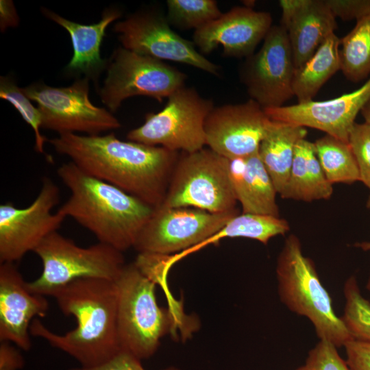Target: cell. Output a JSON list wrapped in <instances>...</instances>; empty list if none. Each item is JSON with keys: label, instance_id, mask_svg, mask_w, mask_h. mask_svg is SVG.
Instances as JSON below:
<instances>
[{"label": "cell", "instance_id": "37", "mask_svg": "<svg viewBox=\"0 0 370 370\" xmlns=\"http://www.w3.org/2000/svg\"><path fill=\"white\" fill-rule=\"evenodd\" d=\"M0 2L1 29L17 25L18 17L12 1L1 0Z\"/></svg>", "mask_w": 370, "mask_h": 370}, {"label": "cell", "instance_id": "36", "mask_svg": "<svg viewBox=\"0 0 370 370\" xmlns=\"http://www.w3.org/2000/svg\"><path fill=\"white\" fill-rule=\"evenodd\" d=\"M24 360L20 352L11 343H0V370H18L23 367Z\"/></svg>", "mask_w": 370, "mask_h": 370}, {"label": "cell", "instance_id": "1", "mask_svg": "<svg viewBox=\"0 0 370 370\" xmlns=\"http://www.w3.org/2000/svg\"><path fill=\"white\" fill-rule=\"evenodd\" d=\"M49 142L86 173L153 208L164 200L180 155L162 147L121 140L114 133L64 134Z\"/></svg>", "mask_w": 370, "mask_h": 370}, {"label": "cell", "instance_id": "26", "mask_svg": "<svg viewBox=\"0 0 370 370\" xmlns=\"http://www.w3.org/2000/svg\"><path fill=\"white\" fill-rule=\"evenodd\" d=\"M341 71L349 81L359 82L370 74V14L356 21L341 38Z\"/></svg>", "mask_w": 370, "mask_h": 370}, {"label": "cell", "instance_id": "6", "mask_svg": "<svg viewBox=\"0 0 370 370\" xmlns=\"http://www.w3.org/2000/svg\"><path fill=\"white\" fill-rule=\"evenodd\" d=\"M230 160L208 148L181 152L162 206L194 208L212 213L238 210Z\"/></svg>", "mask_w": 370, "mask_h": 370}, {"label": "cell", "instance_id": "10", "mask_svg": "<svg viewBox=\"0 0 370 370\" xmlns=\"http://www.w3.org/2000/svg\"><path fill=\"white\" fill-rule=\"evenodd\" d=\"M23 90L37 103L42 116V128L59 135L83 132L96 136L121 127L119 121L110 111L92 103L87 77L67 87L55 88L40 82Z\"/></svg>", "mask_w": 370, "mask_h": 370}, {"label": "cell", "instance_id": "14", "mask_svg": "<svg viewBox=\"0 0 370 370\" xmlns=\"http://www.w3.org/2000/svg\"><path fill=\"white\" fill-rule=\"evenodd\" d=\"M122 47L159 60L187 64L218 75L220 68L197 51L195 45L174 32L166 16L156 10L130 14L114 27Z\"/></svg>", "mask_w": 370, "mask_h": 370}, {"label": "cell", "instance_id": "40", "mask_svg": "<svg viewBox=\"0 0 370 370\" xmlns=\"http://www.w3.org/2000/svg\"><path fill=\"white\" fill-rule=\"evenodd\" d=\"M367 208L370 211V194L367 201Z\"/></svg>", "mask_w": 370, "mask_h": 370}, {"label": "cell", "instance_id": "18", "mask_svg": "<svg viewBox=\"0 0 370 370\" xmlns=\"http://www.w3.org/2000/svg\"><path fill=\"white\" fill-rule=\"evenodd\" d=\"M49 309L45 296L32 292L13 262L0 265V341L28 351L33 319L44 317Z\"/></svg>", "mask_w": 370, "mask_h": 370}, {"label": "cell", "instance_id": "38", "mask_svg": "<svg viewBox=\"0 0 370 370\" xmlns=\"http://www.w3.org/2000/svg\"><path fill=\"white\" fill-rule=\"evenodd\" d=\"M355 246L362 249L363 251H369L370 250V242H362L355 244ZM366 288L370 291V275L366 285Z\"/></svg>", "mask_w": 370, "mask_h": 370}, {"label": "cell", "instance_id": "9", "mask_svg": "<svg viewBox=\"0 0 370 370\" xmlns=\"http://www.w3.org/2000/svg\"><path fill=\"white\" fill-rule=\"evenodd\" d=\"M186 75L163 61L117 48L108 64L99 90L103 103L111 112L134 96H146L159 102L185 86Z\"/></svg>", "mask_w": 370, "mask_h": 370}, {"label": "cell", "instance_id": "41", "mask_svg": "<svg viewBox=\"0 0 370 370\" xmlns=\"http://www.w3.org/2000/svg\"><path fill=\"white\" fill-rule=\"evenodd\" d=\"M295 370H306L304 365L297 367Z\"/></svg>", "mask_w": 370, "mask_h": 370}, {"label": "cell", "instance_id": "11", "mask_svg": "<svg viewBox=\"0 0 370 370\" xmlns=\"http://www.w3.org/2000/svg\"><path fill=\"white\" fill-rule=\"evenodd\" d=\"M238 210L212 213L194 208H154L133 248L140 254L167 256L204 242L220 230Z\"/></svg>", "mask_w": 370, "mask_h": 370}, {"label": "cell", "instance_id": "24", "mask_svg": "<svg viewBox=\"0 0 370 370\" xmlns=\"http://www.w3.org/2000/svg\"><path fill=\"white\" fill-rule=\"evenodd\" d=\"M340 42L341 38L331 34L303 65L295 69L293 90L297 103L313 100L325 83L341 70Z\"/></svg>", "mask_w": 370, "mask_h": 370}, {"label": "cell", "instance_id": "4", "mask_svg": "<svg viewBox=\"0 0 370 370\" xmlns=\"http://www.w3.org/2000/svg\"><path fill=\"white\" fill-rule=\"evenodd\" d=\"M276 277L281 301L291 312L308 318L320 340L339 347L352 339L336 314L313 261L304 255L301 241L294 234L286 238L278 255Z\"/></svg>", "mask_w": 370, "mask_h": 370}, {"label": "cell", "instance_id": "12", "mask_svg": "<svg viewBox=\"0 0 370 370\" xmlns=\"http://www.w3.org/2000/svg\"><path fill=\"white\" fill-rule=\"evenodd\" d=\"M295 71L286 31L282 25H273L261 48L245 59L240 78L251 99L263 109L275 108L294 97Z\"/></svg>", "mask_w": 370, "mask_h": 370}, {"label": "cell", "instance_id": "23", "mask_svg": "<svg viewBox=\"0 0 370 370\" xmlns=\"http://www.w3.org/2000/svg\"><path fill=\"white\" fill-rule=\"evenodd\" d=\"M307 133L306 127L271 120L260 144V160L280 195L288 180L295 146Z\"/></svg>", "mask_w": 370, "mask_h": 370}, {"label": "cell", "instance_id": "2", "mask_svg": "<svg viewBox=\"0 0 370 370\" xmlns=\"http://www.w3.org/2000/svg\"><path fill=\"white\" fill-rule=\"evenodd\" d=\"M62 312L76 319V327L61 335L34 319L30 334L42 338L77 360L82 367L97 366L121 350L117 330V288L115 282L81 278L53 291Z\"/></svg>", "mask_w": 370, "mask_h": 370}, {"label": "cell", "instance_id": "39", "mask_svg": "<svg viewBox=\"0 0 370 370\" xmlns=\"http://www.w3.org/2000/svg\"><path fill=\"white\" fill-rule=\"evenodd\" d=\"M360 112L365 119V123L370 124V100L363 107Z\"/></svg>", "mask_w": 370, "mask_h": 370}, {"label": "cell", "instance_id": "33", "mask_svg": "<svg viewBox=\"0 0 370 370\" xmlns=\"http://www.w3.org/2000/svg\"><path fill=\"white\" fill-rule=\"evenodd\" d=\"M331 12L343 21H356L370 14V0H325Z\"/></svg>", "mask_w": 370, "mask_h": 370}, {"label": "cell", "instance_id": "35", "mask_svg": "<svg viewBox=\"0 0 370 370\" xmlns=\"http://www.w3.org/2000/svg\"><path fill=\"white\" fill-rule=\"evenodd\" d=\"M344 347L350 370H370V342L352 339Z\"/></svg>", "mask_w": 370, "mask_h": 370}, {"label": "cell", "instance_id": "8", "mask_svg": "<svg viewBox=\"0 0 370 370\" xmlns=\"http://www.w3.org/2000/svg\"><path fill=\"white\" fill-rule=\"evenodd\" d=\"M214 107L211 99L184 86L168 97L162 110L147 114L143 124L130 130L127 138L177 152L198 151L206 145L205 122Z\"/></svg>", "mask_w": 370, "mask_h": 370}, {"label": "cell", "instance_id": "13", "mask_svg": "<svg viewBox=\"0 0 370 370\" xmlns=\"http://www.w3.org/2000/svg\"><path fill=\"white\" fill-rule=\"evenodd\" d=\"M60 199L58 186L45 177L38 196L27 207L18 208L10 202L0 205V263L21 260L58 231L65 217L52 210Z\"/></svg>", "mask_w": 370, "mask_h": 370}, {"label": "cell", "instance_id": "16", "mask_svg": "<svg viewBox=\"0 0 370 370\" xmlns=\"http://www.w3.org/2000/svg\"><path fill=\"white\" fill-rule=\"evenodd\" d=\"M370 100V78L359 88L326 101H310L264 109L273 121L311 127L348 143L358 114Z\"/></svg>", "mask_w": 370, "mask_h": 370}, {"label": "cell", "instance_id": "29", "mask_svg": "<svg viewBox=\"0 0 370 370\" xmlns=\"http://www.w3.org/2000/svg\"><path fill=\"white\" fill-rule=\"evenodd\" d=\"M343 293L345 304L342 321L352 339L370 342V302L362 295L354 276L346 280Z\"/></svg>", "mask_w": 370, "mask_h": 370}, {"label": "cell", "instance_id": "22", "mask_svg": "<svg viewBox=\"0 0 370 370\" xmlns=\"http://www.w3.org/2000/svg\"><path fill=\"white\" fill-rule=\"evenodd\" d=\"M332 185L322 170L314 143L306 138L299 140L288 180L280 197L306 202L329 199L333 193Z\"/></svg>", "mask_w": 370, "mask_h": 370}, {"label": "cell", "instance_id": "27", "mask_svg": "<svg viewBox=\"0 0 370 370\" xmlns=\"http://www.w3.org/2000/svg\"><path fill=\"white\" fill-rule=\"evenodd\" d=\"M314 143L324 175L332 184L360 181L358 166L348 143L326 134Z\"/></svg>", "mask_w": 370, "mask_h": 370}, {"label": "cell", "instance_id": "28", "mask_svg": "<svg viewBox=\"0 0 370 370\" xmlns=\"http://www.w3.org/2000/svg\"><path fill=\"white\" fill-rule=\"evenodd\" d=\"M166 4L169 23L181 29L197 30L223 14L214 0H167Z\"/></svg>", "mask_w": 370, "mask_h": 370}, {"label": "cell", "instance_id": "25", "mask_svg": "<svg viewBox=\"0 0 370 370\" xmlns=\"http://www.w3.org/2000/svg\"><path fill=\"white\" fill-rule=\"evenodd\" d=\"M290 229L287 221L280 217L242 213L232 218L214 235L184 251L188 256L200 249L217 244L224 238L243 237L256 240L267 245L269 240L278 235L285 234Z\"/></svg>", "mask_w": 370, "mask_h": 370}, {"label": "cell", "instance_id": "7", "mask_svg": "<svg viewBox=\"0 0 370 370\" xmlns=\"http://www.w3.org/2000/svg\"><path fill=\"white\" fill-rule=\"evenodd\" d=\"M40 258V277L27 282L29 289L44 296L75 280L85 278L114 282L125 265L123 252L97 243L82 247L58 231L47 236L34 251Z\"/></svg>", "mask_w": 370, "mask_h": 370}, {"label": "cell", "instance_id": "34", "mask_svg": "<svg viewBox=\"0 0 370 370\" xmlns=\"http://www.w3.org/2000/svg\"><path fill=\"white\" fill-rule=\"evenodd\" d=\"M70 370H145L141 360L130 353L120 351L106 362L92 367L73 368ZM162 370H180L171 367Z\"/></svg>", "mask_w": 370, "mask_h": 370}, {"label": "cell", "instance_id": "3", "mask_svg": "<svg viewBox=\"0 0 370 370\" xmlns=\"http://www.w3.org/2000/svg\"><path fill=\"white\" fill-rule=\"evenodd\" d=\"M57 174L71 192L57 211L60 214L72 218L99 242L120 251L134 247L153 207L86 173L71 161L62 164Z\"/></svg>", "mask_w": 370, "mask_h": 370}, {"label": "cell", "instance_id": "17", "mask_svg": "<svg viewBox=\"0 0 370 370\" xmlns=\"http://www.w3.org/2000/svg\"><path fill=\"white\" fill-rule=\"evenodd\" d=\"M272 21L269 12L256 11L246 5L234 7L195 30L193 42L203 55L221 45L224 56L247 58L264 39Z\"/></svg>", "mask_w": 370, "mask_h": 370}, {"label": "cell", "instance_id": "31", "mask_svg": "<svg viewBox=\"0 0 370 370\" xmlns=\"http://www.w3.org/2000/svg\"><path fill=\"white\" fill-rule=\"evenodd\" d=\"M348 144L358 166L360 181L370 189V124L355 123L349 132Z\"/></svg>", "mask_w": 370, "mask_h": 370}, {"label": "cell", "instance_id": "19", "mask_svg": "<svg viewBox=\"0 0 370 370\" xmlns=\"http://www.w3.org/2000/svg\"><path fill=\"white\" fill-rule=\"evenodd\" d=\"M281 23L286 29L295 69L303 65L337 27L325 0H280Z\"/></svg>", "mask_w": 370, "mask_h": 370}, {"label": "cell", "instance_id": "20", "mask_svg": "<svg viewBox=\"0 0 370 370\" xmlns=\"http://www.w3.org/2000/svg\"><path fill=\"white\" fill-rule=\"evenodd\" d=\"M230 175L243 213L280 217L278 193L258 151L243 158L230 160Z\"/></svg>", "mask_w": 370, "mask_h": 370}, {"label": "cell", "instance_id": "15", "mask_svg": "<svg viewBox=\"0 0 370 370\" xmlns=\"http://www.w3.org/2000/svg\"><path fill=\"white\" fill-rule=\"evenodd\" d=\"M271 122L251 99L214 106L205 122L206 145L228 160L246 158L258 151Z\"/></svg>", "mask_w": 370, "mask_h": 370}, {"label": "cell", "instance_id": "5", "mask_svg": "<svg viewBox=\"0 0 370 370\" xmlns=\"http://www.w3.org/2000/svg\"><path fill=\"white\" fill-rule=\"evenodd\" d=\"M114 282L121 350L140 360L148 358L157 351L173 317L158 305L155 280L136 262L125 264Z\"/></svg>", "mask_w": 370, "mask_h": 370}, {"label": "cell", "instance_id": "30", "mask_svg": "<svg viewBox=\"0 0 370 370\" xmlns=\"http://www.w3.org/2000/svg\"><path fill=\"white\" fill-rule=\"evenodd\" d=\"M0 97L8 101L18 111L23 120L34 130L35 136L34 149L36 152L44 153V144L47 139L42 135V116L38 108L24 93L12 79L8 77H1Z\"/></svg>", "mask_w": 370, "mask_h": 370}, {"label": "cell", "instance_id": "32", "mask_svg": "<svg viewBox=\"0 0 370 370\" xmlns=\"http://www.w3.org/2000/svg\"><path fill=\"white\" fill-rule=\"evenodd\" d=\"M304 367L306 370H350L337 347L326 340H319L309 351Z\"/></svg>", "mask_w": 370, "mask_h": 370}, {"label": "cell", "instance_id": "21", "mask_svg": "<svg viewBox=\"0 0 370 370\" xmlns=\"http://www.w3.org/2000/svg\"><path fill=\"white\" fill-rule=\"evenodd\" d=\"M42 13L49 19L64 27L69 34L73 48V55L66 69L84 73L95 78L106 63L100 55V47L108 26L121 16L118 9H107L97 23L83 25L67 20L47 9Z\"/></svg>", "mask_w": 370, "mask_h": 370}]
</instances>
